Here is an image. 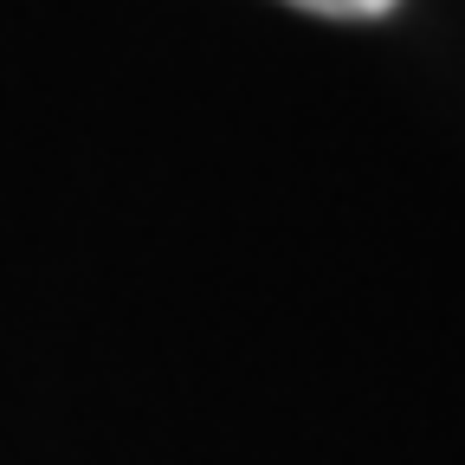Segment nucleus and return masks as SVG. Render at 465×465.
<instances>
[{"label": "nucleus", "mask_w": 465, "mask_h": 465, "mask_svg": "<svg viewBox=\"0 0 465 465\" xmlns=\"http://www.w3.org/2000/svg\"><path fill=\"white\" fill-rule=\"evenodd\" d=\"M291 7L323 14V20H381V14L401 7V0H291Z\"/></svg>", "instance_id": "obj_1"}]
</instances>
